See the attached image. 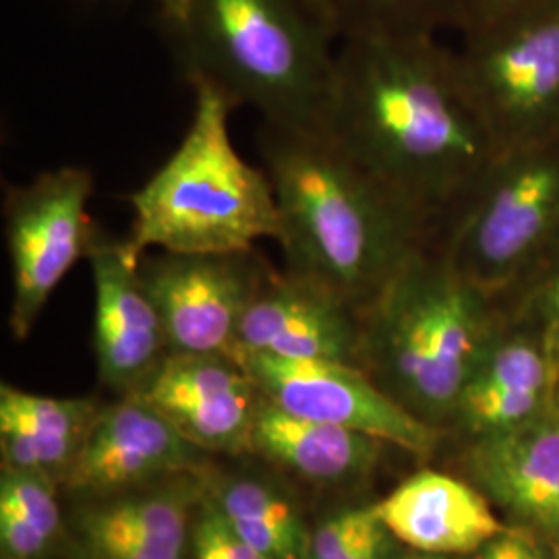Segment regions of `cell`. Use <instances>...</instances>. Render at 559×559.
I'll use <instances>...</instances> for the list:
<instances>
[{"instance_id": "obj_25", "label": "cell", "mask_w": 559, "mask_h": 559, "mask_svg": "<svg viewBox=\"0 0 559 559\" xmlns=\"http://www.w3.org/2000/svg\"><path fill=\"white\" fill-rule=\"evenodd\" d=\"M189 559H265L251 547L210 496H203L191 533Z\"/></svg>"}, {"instance_id": "obj_10", "label": "cell", "mask_w": 559, "mask_h": 559, "mask_svg": "<svg viewBox=\"0 0 559 559\" xmlns=\"http://www.w3.org/2000/svg\"><path fill=\"white\" fill-rule=\"evenodd\" d=\"M261 394L305 419L323 420L427 456L438 443L431 423L385 394L359 365L340 360L278 359L237 353Z\"/></svg>"}, {"instance_id": "obj_19", "label": "cell", "mask_w": 559, "mask_h": 559, "mask_svg": "<svg viewBox=\"0 0 559 559\" xmlns=\"http://www.w3.org/2000/svg\"><path fill=\"white\" fill-rule=\"evenodd\" d=\"M100 408L94 399H52L2 383V468L40 473L62 483Z\"/></svg>"}, {"instance_id": "obj_12", "label": "cell", "mask_w": 559, "mask_h": 559, "mask_svg": "<svg viewBox=\"0 0 559 559\" xmlns=\"http://www.w3.org/2000/svg\"><path fill=\"white\" fill-rule=\"evenodd\" d=\"M205 452L251 450L263 394L228 353H170L138 392Z\"/></svg>"}, {"instance_id": "obj_15", "label": "cell", "mask_w": 559, "mask_h": 559, "mask_svg": "<svg viewBox=\"0 0 559 559\" xmlns=\"http://www.w3.org/2000/svg\"><path fill=\"white\" fill-rule=\"evenodd\" d=\"M558 373V350L539 321L500 309L454 415L480 436L519 427L549 408Z\"/></svg>"}, {"instance_id": "obj_9", "label": "cell", "mask_w": 559, "mask_h": 559, "mask_svg": "<svg viewBox=\"0 0 559 559\" xmlns=\"http://www.w3.org/2000/svg\"><path fill=\"white\" fill-rule=\"evenodd\" d=\"M274 265L255 249L145 253L141 278L160 311L170 353H228L240 318Z\"/></svg>"}, {"instance_id": "obj_5", "label": "cell", "mask_w": 559, "mask_h": 559, "mask_svg": "<svg viewBox=\"0 0 559 559\" xmlns=\"http://www.w3.org/2000/svg\"><path fill=\"white\" fill-rule=\"evenodd\" d=\"M193 119L179 147L129 201V245L170 253H226L280 239V210L265 168L240 158L230 140V102L207 83H191Z\"/></svg>"}, {"instance_id": "obj_3", "label": "cell", "mask_w": 559, "mask_h": 559, "mask_svg": "<svg viewBox=\"0 0 559 559\" xmlns=\"http://www.w3.org/2000/svg\"><path fill=\"white\" fill-rule=\"evenodd\" d=\"M160 23L189 85H212L261 122L323 133L340 38L320 0H179Z\"/></svg>"}, {"instance_id": "obj_26", "label": "cell", "mask_w": 559, "mask_h": 559, "mask_svg": "<svg viewBox=\"0 0 559 559\" xmlns=\"http://www.w3.org/2000/svg\"><path fill=\"white\" fill-rule=\"evenodd\" d=\"M503 311H520L539 321L554 342L559 357V247L537 274L510 297L498 302Z\"/></svg>"}, {"instance_id": "obj_23", "label": "cell", "mask_w": 559, "mask_h": 559, "mask_svg": "<svg viewBox=\"0 0 559 559\" xmlns=\"http://www.w3.org/2000/svg\"><path fill=\"white\" fill-rule=\"evenodd\" d=\"M340 41L420 38L456 29L454 0H320Z\"/></svg>"}, {"instance_id": "obj_14", "label": "cell", "mask_w": 559, "mask_h": 559, "mask_svg": "<svg viewBox=\"0 0 559 559\" xmlns=\"http://www.w3.org/2000/svg\"><path fill=\"white\" fill-rule=\"evenodd\" d=\"M237 353L360 367V313L318 282L272 267L240 318L228 355Z\"/></svg>"}, {"instance_id": "obj_22", "label": "cell", "mask_w": 559, "mask_h": 559, "mask_svg": "<svg viewBox=\"0 0 559 559\" xmlns=\"http://www.w3.org/2000/svg\"><path fill=\"white\" fill-rule=\"evenodd\" d=\"M57 480L2 468L0 479V549L2 559L46 558L64 533Z\"/></svg>"}, {"instance_id": "obj_16", "label": "cell", "mask_w": 559, "mask_h": 559, "mask_svg": "<svg viewBox=\"0 0 559 559\" xmlns=\"http://www.w3.org/2000/svg\"><path fill=\"white\" fill-rule=\"evenodd\" d=\"M201 493L182 477L92 498L69 522V539L78 559H189Z\"/></svg>"}, {"instance_id": "obj_29", "label": "cell", "mask_w": 559, "mask_h": 559, "mask_svg": "<svg viewBox=\"0 0 559 559\" xmlns=\"http://www.w3.org/2000/svg\"><path fill=\"white\" fill-rule=\"evenodd\" d=\"M394 559H445L441 558V556H429V554H420V551H408V554H402V556H396Z\"/></svg>"}, {"instance_id": "obj_30", "label": "cell", "mask_w": 559, "mask_h": 559, "mask_svg": "<svg viewBox=\"0 0 559 559\" xmlns=\"http://www.w3.org/2000/svg\"><path fill=\"white\" fill-rule=\"evenodd\" d=\"M156 4H160V11L162 9H170V7H175L179 0H154Z\"/></svg>"}, {"instance_id": "obj_20", "label": "cell", "mask_w": 559, "mask_h": 559, "mask_svg": "<svg viewBox=\"0 0 559 559\" xmlns=\"http://www.w3.org/2000/svg\"><path fill=\"white\" fill-rule=\"evenodd\" d=\"M383 441L323 420L293 415L263 396L251 452L318 485L359 479L380 460Z\"/></svg>"}, {"instance_id": "obj_1", "label": "cell", "mask_w": 559, "mask_h": 559, "mask_svg": "<svg viewBox=\"0 0 559 559\" xmlns=\"http://www.w3.org/2000/svg\"><path fill=\"white\" fill-rule=\"evenodd\" d=\"M323 133L436 242L500 156L440 36L340 41Z\"/></svg>"}, {"instance_id": "obj_31", "label": "cell", "mask_w": 559, "mask_h": 559, "mask_svg": "<svg viewBox=\"0 0 559 559\" xmlns=\"http://www.w3.org/2000/svg\"><path fill=\"white\" fill-rule=\"evenodd\" d=\"M556 399H558V406H556V411H558V413H559V388H558V392H556Z\"/></svg>"}, {"instance_id": "obj_7", "label": "cell", "mask_w": 559, "mask_h": 559, "mask_svg": "<svg viewBox=\"0 0 559 559\" xmlns=\"http://www.w3.org/2000/svg\"><path fill=\"white\" fill-rule=\"evenodd\" d=\"M460 83L500 154L559 140V7L452 48Z\"/></svg>"}, {"instance_id": "obj_17", "label": "cell", "mask_w": 559, "mask_h": 559, "mask_svg": "<svg viewBox=\"0 0 559 559\" xmlns=\"http://www.w3.org/2000/svg\"><path fill=\"white\" fill-rule=\"evenodd\" d=\"M373 508L394 539L441 558L480 551L503 531L475 487L438 471L413 475Z\"/></svg>"}, {"instance_id": "obj_8", "label": "cell", "mask_w": 559, "mask_h": 559, "mask_svg": "<svg viewBox=\"0 0 559 559\" xmlns=\"http://www.w3.org/2000/svg\"><path fill=\"white\" fill-rule=\"evenodd\" d=\"M94 175L83 166L46 170L27 185L4 191V239L13 272L9 328L25 340L60 282L87 260L100 237L87 212Z\"/></svg>"}, {"instance_id": "obj_6", "label": "cell", "mask_w": 559, "mask_h": 559, "mask_svg": "<svg viewBox=\"0 0 559 559\" xmlns=\"http://www.w3.org/2000/svg\"><path fill=\"white\" fill-rule=\"evenodd\" d=\"M436 247L496 302L510 299L559 247V140L500 154Z\"/></svg>"}, {"instance_id": "obj_2", "label": "cell", "mask_w": 559, "mask_h": 559, "mask_svg": "<svg viewBox=\"0 0 559 559\" xmlns=\"http://www.w3.org/2000/svg\"><path fill=\"white\" fill-rule=\"evenodd\" d=\"M258 147L278 201L284 267L359 313L436 242L427 222L325 133L261 122Z\"/></svg>"}, {"instance_id": "obj_27", "label": "cell", "mask_w": 559, "mask_h": 559, "mask_svg": "<svg viewBox=\"0 0 559 559\" xmlns=\"http://www.w3.org/2000/svg\"><path fill=\"white\" fill-rule=\"evenodd\" d=\"M460 36L500 29L559 7V0H454Z\"/></svg>"}, {"instance_id": "obj_24", "label": "cell", "mask_w": 559, "mask_h": 559, "mask_svg": "<svg viewBox=\"0 0 559 559\" xmlns=\"http://www.w3.org/2000/svg\"><path fill=\"white\" fill-rule=\"evenodd\" d=\"M394 540L373 506L353 508L311 533L307 559H394Z\"/></svg>"}, {"instance_id": "obj_21", "label": "cell", "mask_w": 559, "mask_h": 559, "mask_svg": "<svg viewBox=\"0 0 559 559\" xmlns=\"http://www.w3.org/2000/svg\"><path fill=\"white\" fill-rule=\"evenodd\" d=\"M230 526L265 559H307L311 528L299 506L260 479H228L210 493Z\"/></svg>"}, {"instance_id": "obj_28", "label": "cell", "mask_w": 559, "mask_h": 559, "mask_svg": "<svg viewBox=\"0 0 559 559\" xmlns=\"http://www.w3.org/2000/svg\"><path fill=\"white\" fill-rule=\"evenodd\" d=\"M479 559H545L539 540L528 528H503L480 549Z\"/></svg>"}, {"instance_id": "obj_13", "label": "cell", "mask_w": 559, "mask_h": 559, "mask_svg": "<svg viewBox=\"0 0 559 559\" xmlns=\"http://www.w3.org/2000/svg\"><path fill=\"white\" fill-rule=\"evenodd\" d=\"M141 258L129 240L102 235L87 255L98 373L120 396L138 392L170 355L160 311L141 278Z\"/></svg>"}, {"instance_id": "obj_18", "label": "cell", "mask_w": 559, "mask_h": 559, "mask_svg": "<svg viewBox=\"0 0 559 559\" xmlns=\"http://www.w3.org/2000/svg\"><path fill=\"white\" fill-rule=\"evenodd\" d=\"M471 468L512 514L559 533V413L547 408L519 427L483 436Z\"/></svg>"}, {"instance_id": "obj_4", "label": "cell", "mask_w": 559, "mask_h": 559, "mask_svg": "<svg viewBox=\"0 0 559 559\" xmlns=\"http://www.w3.org/2000/svg\"><path fill=\"white\" fill-rule=\"evenodd\" d=\"M498 321V302L431 245L360 311V369L420 419L452 417Z\"/></svg>"}, {"instance_id": "obj_11", "label": "cell", "mask_w": 559, "mask_h": 559, "mask_svg": "<svg viewBox=\"0 0 559 559\" xmlns=\"http://www.w3.org/2000/svg\"><path fill=\"white\" fill-rule=\"evenodd\" d=\"M205 454L147 400L122 394L102 406L62 483L87 500L104 498L195 475Z\"/></svg>"}]
</instances>
